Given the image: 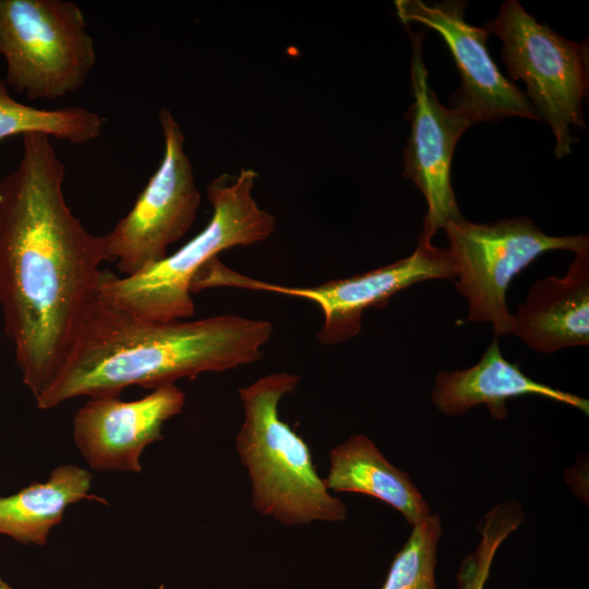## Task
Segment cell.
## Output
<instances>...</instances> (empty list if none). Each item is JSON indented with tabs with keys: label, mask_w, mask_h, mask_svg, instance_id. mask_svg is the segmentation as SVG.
Masks as SVG:
<instances>
[{
	"label": "cell",
	"mask_w": 589,
	"mask_h": 589,
	"mask_svg": "<svg viewBox=\"0 0 589 589\" xmlns=\"http://www.w3.org/2000/svg\"><path fill=\"white\" fill-rule=\"evenodd\" d=\"M22 141L17 167L0 179V308L36 400L64 365L109 259L105 237L86 230L65 202V167L49 136Z\"/></svg>",
	"instance_id": "1"
},
{
	"label": "cell",
	"mask_w": 589,
	"mask_h": 589,
	"mask_svg": "<svg viewBox=\"0 0 589 589\" xmlns=\"http://www.w3.org/2000/svg\"><path fill=\"white\" fill-rule=\"evenodd\" d=\"M525 395L541 396L589 413L588 399L537 382L506 360L496 336L472 366L438 372L431 400L445 416H462L482 404L492 418L505 420L507 400Z\"/></svg>",
	"instance_id": "14"
},
{
	"label": "cell",
	"mask_w": 589,
	"mask_h": 589,
	"mask_svg": "<svg viewBox=\"0 0 589 589\" xmlns=\"http://www.w3.org/2000/svg\"><path fill=\"white\" fill-rule=\"evenodd\" d=\"M92 474L76 465H61L45 482H33L0 497V534L23 544L44 545L65 509L88 497Z\"/></svg>",
	"instance_id": "16"
},
{
	"label": "cell",
	"mask_w": 589,
	"mask_h": 589,
	"mask_svg": "<svg viewBox=\"0 0 589 589\" xmlns=\"http://www.w3.org/2000/svg\"><path fill=\"white\" fill-rule=\"evenodd\" d=\"M409 34L413 104L407 115L410 133L404 148L402 176L412 181L425 199L428 211L419 236L432 239L447 223L464 218L450 183V164L458 140L473 123L459 110L440 103L429 85L423 61L424 34L410 31Z\"/></svg>",
	"instance_id": "10"
},
{
	"label": "cell",
	"mask_w": 589,
	"mask_h": 589,
	"mask_svg": "<svg viewBox=\"0 0 589 589\" xmlns=\"http://www.w3.org/2000/svg\"><path fill=\"white\" fill-rule=\"evenodd\" d=\"M185 395L176 384L124 401L119 396L91 397L75 413L73 440L96 471L140 472L145 447L163 440V428L184 407Z\"/></svg>",
	"instance_id": "12"
},
{
	"label": "cell",
	"mask_w": 589,
	"mask_h": 589,
	"mask_svg": "<svg viewBox=\"0 0 589 589\" xmlns=\"http://www.w3.org/2000/svg\"><path fill=\"white\" fill-rule=\"evenodd\" d=\"M158 119L164 136L159 166L128 214L104 235L108 259L123 276L165 259L193 225L201 204L182 129L166 107Z\"/></svg>",
	"instance_id": "8"
},
{
	"label": "cell",
	"mask_w": 589,
	"mask_h": 589,
	"mask_svg": "<svg viewBox=\"0 0 589 589\" xmlns=\"http://www.w3.org/2000/svg\"><path fill=\"white\" fill-rule=\"evenodd\" d=\"M259 173L242 168L223 173L206 189L213 214L206 227L179 250L131 276L101 271L97 297L141 320H189L195 313L190 291L196 273L212 259L233 247L266 240L276 218L253 197Z\"/></svg>",
	"instance_id": "3"
},
{
	"label": "cell",
	"mask_w": 589,
	"mask_h": 589,
	"mask_svg": "<svg viewBox=\"0 0 589 589\" xmlns=\"http://www.w3.org/2000/svg\"><path fill=\"white\" fill-rule=\"evenodd\" d=\"M411 527L380 589H437L435 568L442 536L441 518L437 514H430Z\"/></svg>",
	"instance_id": "18"
},
{
	"label": "cell",
	"mask_w": 589,
	"mask_h": 589,
	"mask_svg": "<svg viewBox=\"0 0 589 589\" xmlns=\"http://www.w3.org/2000/svg\"><path fill=\"white\" fill-rule=\"evenodd\" d=\"M526 514L517 501H506L491 508L480 521V541L460 563L456 589H484L494 556L501 544L525 521Z\"/></svg>",
	"instance_id": "19"
},
{
	"label": "cell",
	"mask_w": 589,
	"mask_h": 589,
	"mask_svg": "<svg viewBox=\"0 0 589 589\" xmlns=\"http://www.w3.org/2000/svg\"><path fill=\"white\" fill-rule=\"evenodd\" d=\"M503 43L502 60L510 76L526 83L531 105L555 137V157L569 155L573 129L585 128L582 101L588 92L587 43H575L539 23L516 0L505 1L486 23Z\"/></svg>",
	"instance_id": "6"
},
{
	"label": "cell",
	"mask_w": 589,
	"mask_h": 589,
	"mask_svg": "<svg viewBox=\"0 0 589 589\" xmlns=\"http://www.w3.org/2000/svg\"><path fill=\"white\" fill-rule=\"evenodd\" d=\"M395 7L402 24L417 22L442 36L461 79L450 104L473 124L509 117L539 119L527 95L501 73L491 58L488 29L465 20L466 2L397 0Z\"/></svg>",
	"instance_id": "11"
},
{
	"label": "cell",
	"mask_w": 589,
	"mask_h": 589,
	"mask_svg": "<svg viewBox=\"0 0 589 589\" xmlns=\"http://www.w3.org/2000/svg\"><path fill=\"white\" fill-rule=\"evenodd\" d=\"M454 265L453 283L468 302L466 322L491 323L496 337L510 334L506 293L513 278L538 256L589 251L587 235L550 236L526 217L478 224L465 218L443 228Z\"/></svg>",
	"instance_id": "7"
},
{
	"label": "cell",
	"mask_w": 589,
	"mask_h": 589,
	"mask_svg": "<svg viewBox=\"0 0 589 589\" xmlns=\"http://www.w3.org/2000/svg\"><path fill=\"white\" fill-rule=\"evenodd\" d=\"M298 374L275 372L239 389L243 422L236 448L251 484L254 508L285 526L347 518L346 504L333 496L316 471L305 441L279 416Z\"/></svg>",
	"instance_id": "4"
},
{
	"label": "cell",
	"mask_w": 589,
	"mask_h": 589,
	"mask_svg": "<svg viewBox=\"0 0 589 589\" xmlns=\"http://www.w3.org/2000/svg\"><path fill=\"white\" fill-rule=\"evenodd\" d=\"M454 265L447 249L437 248L432 239L419 236L414 251L392 264L334 279L312 287L268 284L240 275L221 263L209 275L212 287H238L269 291L309 300L321 309L323 325L317 333L321 344L333 346L359 335L363 312L382 308L397 292L423 280L450 279Z\"/></svg>",
	"instance_id": "9"
},
{
	"label": "cell",
	"mask_w": 589,
	"mask_h": 589,
	"mask_svg": "<svg viewBox=\"0 0 589 589\" xmlns=\"http://www.w3.org/2000/svg\"><path fill=\"white\" fill-rule=\"evenodd\" d=\"M272 334L269 321L233 314L141 320L96 297L64 365L36 405L47 410L79 396H119L132 385L155 389L254 363Z\"/></svg>",
	"instance_id": "2"
},
{
	"label": "cell",
	"mask_w": 589,
	"mask_h": 589,
	"mask_svg": "<svg viewBox=\"0 0 589 589\" xmlns=\"http://www.w3.org/2000/svg\"><path fill=\"white\" fill-rule=\"evenodd\" d=\"M0 56L8 88L32 100L76 92L97 60L84 13L68 0H0Z\"/></svg>",
	"instance_id": "5"
},
{
	"label": "cell",
	"mask_w": 589,
	"mask_h": 589,
	"mask_svg": "<svg viewBox=\"0 0 589 589\" xmlns=\"http://www.w3.org/2000/svg\"><path fill=\"white\" fill-rule=\"evenodd\" d=\"M510 334L544 354L589 345V251L575 253L564 276L531 286L512 314Z\"/></svg>",
	"instance_id": "13"
},
{
	"label": "cell",
	"mask_w": 589,
	"mask_h": 589,
	"mask_svg": "<svg viewBox=\"0 0 589 589\" xmlns=\"http://www.w3.org/2000/svg\"><path fill=\"white\" fill-rule=\"evenodd\" d=\"M0 589H13L11 588L5 581H3L0 577Z\"/></svg>",
	"instance_id": "20"
},
{
	"label": "cell",
	"mask_w": 589,
	"mask_h": 589,
	"mask_svg": "<svg viewBox=\"0 0 589 589\" xmlns=\"http://www.w3.org/2000/svg\"><path fill=\"white\" fill-rule=\"evenodd\" d=\"M105 119L83 107L36 108L15 100L0 79V142L25 133H41L71 144H85L100 136Z\"/></svg>",
	"instance_id": "17"
},
{
	"label": "cell",
	"mask_w": 589,
	"mask_h": 589,
	"mask_svg": "<svg viewBox=\"0 0 589 589\" xmlns=\"http://www.w3.org/2000/svg\"><path fill=\"white\" fill-rule=\"evenodd\" d=\"M323 478L329 491L352 492L377 498L398 510L413 526L431 508L409 474L395 467L364 434H353L333 447Z\"/></svg>",
	"instance_id": "15"
}]
</instances>
